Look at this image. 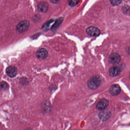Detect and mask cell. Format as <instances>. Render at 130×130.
I'll use <instances>...</instances> for the list:
<instances>
[{
    "mask_svg": "<svg viewBox=\"0 0 130 130\" xmlns=\"http://www.w3.org/2000/svg\"><path fill=\"white\" fill-rule=\"evenodd\" d=\"M101 81V79L99 76H93L89 79L87 82V85L91 90H95L99 87Z\"/></svg>",
    "mask_w": 130,
    "mask_h": 130,
    "instance_id": "obj_1",
    "label": "cell"
},
{
    "mask_svg": "<svg viewBox=\"0 0 130 130\" xmlns=\"http://www.w3.org/2000/svg\"><path fill=\"white\" fill-rule=\"evenodd\" d=\"M29 22L27 20H24L19 23L17 26V30L20 33L26 31L29 27Z\"/></svg>",
    "mask_w": 130,
    "mask_h": 130,
    "instance_id": "obj_2",
    "label": "cell"
},
{
    "mask_svg": "<svg viewBox=\"0 0 130 130\" xmlns=\"http://www.w3.org/2000/svg\"><path fill=\"white\" fill-rule=\"evenodd\" d=\"M86 33L91 36H98L100 35L101 31L98 27L91 26L88 27L86 30Z\"/></svg>",
    "mask_w": 130,
    "mask_h": 130,
    "instance_id": "obj_3",
    "label": "cell"
},
{
    "mask_svg": "<svg viewBox=\"0 0 130 130\" xmlns=\"http://www.w3.org/2000/svg\"><path fill=\"white\" fill-rule=\"evenodd\" d=\"M109 105V102L107 99L103 98L100 100L96 106L97 110L101 111L106 109Z\"/></svg>",
    "mask_w": 130,
    "mask_h": 130,
    "instance_id": "obj_4",
    "label": "cell"
},
{
    "mask_svg": "<svg viewBox=\"0 0 130 130\" xmlns=\"http://www.w3.org/2000/svg\"><path fill=\"white\" fill-rule=\"evenodd\" d=\"M111 113L108 110L105 109L101 110L99 113V119L103 121H107L110 117Z\"/></svg>",
    "mask_w": 130,
    "mask_h": 130,
    "instance_id": "obj_5",
    "label": "cell"
},
{
    "mask_svg": "<svg viewBox=\"0 0 130 130\" xmlns=\"http://www.w3.org/2000/svg\"><path fill=\"white\" fill-rule=\"evenodd\" d=\"M121 61V56L117 53H111L109 57V62L111 64L115 65L120 63Z\"/></svg>",
    "mask_w": 130,
    "mask_h": 130,
    "instance_id": "obj_6",
    "label": "cell"
},
{
    "mask_svg": "<svg viewBox=\"0 0 130 130\" xmlns=\"http://www.w3.org/2000/svg\"><path fill=\"white\" fill-rule=\"evenodd\" d=\"M48 52L46 49L44 48L39 49L37 52L36 56L39 59L42 60L47 58Z\"/></svg>",
    "mask_w": 130,
    "mask_h": 130,
    "instance_id": "obj_7",
    "label": "cell"
},
{
    "mask_svg": "<svg viewBox=\"0 0 130 130\" xmlns=\"http://www.w3.org/2000/svg\"><path fill=\"white\" fill-rule=\"evenodd\" d=\"M110 94L113 96H116L120 94L121 92L120 87L117 84H114L111 85L109 90Z\"/></svg>",
    "mask_w": 130,
    "mask_h": 130,
    "instance_id": "obj_8",
    "label": "cell"
},
{
    "mask_svg": "<svg viewBox=\"0 0 130 130\" xmlns=\"http://www.w3.org/2000/svg\"><path fill=\"white\" fill-rule=\"evenodd\" d=\"M6 73L8 76L10 78H14L17 74V69L14 66H10L7 68Z\"/></svg>",
    "mask_w": 130,
    "mask_h": 130,
    "instance_id": "obj_9",
    "label": "cell"
},
{
    "mask_svg": "<svg viewBox=\"0 0 130 130\" xmlns=\"http://www.w3.org/2000/svg\"><path fill=\"white\" fill-rule=\"evenodd\" d=\"M121 72L120 68L118 66L111 67L109 70V75L111 77H117L120 74Z\"/></svg>",
    "mask_w": 130,
    "mask_h": 130,
    "instance_id": "obj_10",
    "label": "cell"
},
{
    "mask_svg": "<svg viewBox=\"0 0 130 130\" xmlns=\"http://www.w3.org/2000/svg\"><path fill=\"white\" fill-rule=\"evenodd\" d=\"M37 8L38 10L40 12L43 13H45L48 8V5L45 2H41L38 4Z\"/></svg>",
    "mask_w": 130,
    "mask_h": 130,
    "instance_id": "obj_11",
    "label": "cell"
},
{
    "mask_svg": "<svg viewBox=\"0 0 130 130\" xmlns=\"http://www.w3.org/2000/svg\"><path fill=\"white\" fill-rule=\"evenodd\" d=\"M79 0H69L68 4L71 7L75 6L79 2Z\"/></svg>",
    "mask_w": 130,
    "mask_h": 130,
    "instance_id": "obj_12",
    "label": "cell"
},
{
    "mask_svg": "<svg viewBox=\"0 0 130 130\" xmlns=\"http://www.w3.org/2000/svg\"><path fill=\"white\" fill-rule=\"evenodd\" d=\"M0 86L2 89H4V90H7V89H8V88H9V86H8L7 83L4 81L1 82L0 84Z\"/></svg>",
    "mask_w": 130,
    "mask_h": 130,
    "instance_id": "obj_13",
    "label": "cell"
},
{
    "mask_svg": "<svg viewBox=\"0 0 130 130\" xmlns=\"http://www.w3.org/2000/svg\"><path fill=\"white\" fill-rule=\"evenodd\" d=\"M62 20H63V19L62 18L58 19L56 22L54 24L53 29H55V28H56V27L58 26L59 25V24L61 23L62 21Z\"/></svg>",
    "mask_w": 130,
    "mask_h": 130,
    "instance_id": "obj_14",
    "label": "cell"
},
{
    "mask_svg": "<svg viewBox=\"0 0 130 130\" xmlns=\"http://www.w3.org/2000/svg\"><path fill=\"white\" fill-rule=\"evenodd\" d=\"M122 0H110L111 3L113 5H117L120 4Z\"/></svg>",
    "mask_w": 130,
    "mask_h": 130,
    "instance_id": "obj_15",
    "label": "cell"
},
{
    "mask_svg": "<svg viewBox=\"0 0 130 130\" xmlns=\"http://www.w3.org/2000/svg\"><path fill=\"white\" fill-rule=\"evenodd\" d=\"M50 1L53 4H57L59 1V0H50Z\"/></svg>",
    "mask_w": 130,
    "mask_h": 130,
    "instance_id": "obj_16",
    "label": "cell"
},
{
    "mask_svg": "<svg viewBox=\"0 0 130 130\" xmlns=\"http://www.w3.org/2000/svg\"><path fill=\"white\" fill-rule=\"evenodd\" d=\"M128 53L130 55V49L128 50Z\"/></svg>",
    "mask_w": 130,
    "mask_h": 130,
    "instance_id": "obj_17",
    "label": "cell"
},
{
    "mask_svg": "<svg viewBox=\"0 0 130 130\" xmlns=\"http://www.w3.org/2000/svg\"><path fill=\"white\" fill-rule=\"evenodd\" d=\"M129 77H130V75Z\"/></svg>",
    "mask_w": 130,
    "mask_h": 130,
    "instance_id": "obj_18",
    "label": "cell"
}]
</instances>
